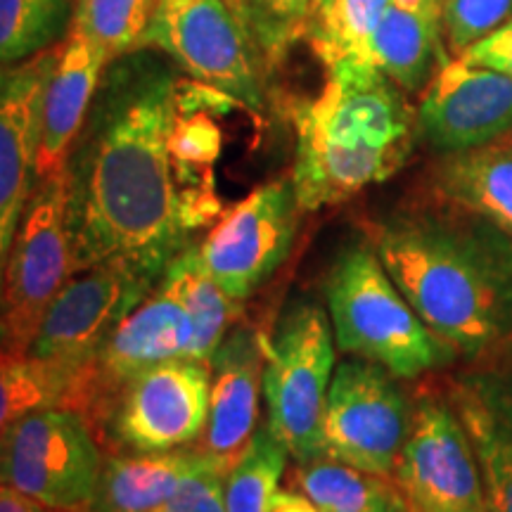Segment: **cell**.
Masks as SVG:
<instances>
[{"instance_id": "cell-1", "label": "cell", "mask_w": 512, "mask_h": 512, "mask_svg": "<svg viewBox=\"0 0 512 512\" xmlns=\"http://www.w3.org/2000/svg\"><path fill=\"white\" fill-rule=\"evenodd\" d=\"M178 83L174 62L157 50L107 64L64 164L76 273L110 259L166 271L192 233L214 223L183 188L171 155Z\"/></svg>"}, {"instance_id": "cell-2", "label": "cell", "mask_w": 512, "mask_h": 512, "mask_svg": "<svg viewBox=\"0 0 512 512\" xmlns=\"http://www.w3.org/2000/svg\"><path fill=\"white\" fill-rule=\"evenodd\" d=\"M373 249L422 323L456 354L512 337V238L472 211H415L375 228Z\"/></svg>"}, {"instance_id": "cell-3", "label": "cell", "mask_w": 512, "mask_h": 512, "mask_svg": "<svg viewBox=\"0 0 512 512\" xmlns=\"http://www.w3.org/2000/svg\"><path fill=\"white\" fill-rule=\"evenodd\" d=\"M323 91L294 107L292 188L302 211L342 204L392 178L413 150L418 119L380 69L325 74Z\"/></svg>"}, {"instance_id": "cell-4", "label": "cell", "mask_w": 512, "mask_h": 512, "mask_svg": "<svg viewBox=\"0 0 512 512\" xmlns=\"http://www.w3.org/2000/svg\"><path fill=\"white\" fill-rule=\"evenodd\" d=\"M325 299L339 351L377 363L396 380H415L456 358L422 323L370 245L358 242L337 256Z\"/></svg>"}, {"instance_id": "cell-5", "label": "cell", "mask_w": 512, "mask_h": 512, "mask_svg": "<svg viewBox=\"0 0 512 512\" xmlns=\"http://www.w3.org/2000/svg\"><path fill=\"white\" fill-rule=\"evenodd\" d=\"M140 48L164 53L235 105L264 112L268 69L230 0H155Z\"/></svg>"}, {"instance_id": "cell-6", "label": "cell", "mask_w": 512, "mask_h": 512, "mask_svg": "<svg viewBox=\"0 0 512 512\" xmlns=\"http://www.w3.org/2000/svg\"><path fill=\"white\" fill-rule=\"evenodd\" d=\"M76 273L64 171L38 178L0 280V344L27 354L50 304Z\"/></svg>"}, {"instance_id": "cell-7", "label": "cell", "mask_w": 512, "mask_h": 512, "mask_svg": "<svg viewBox=\"0 0 512 512\" xmlns=\"http://www.w3.org/2000/svg\"><path fill=\"white\" fill-rule=\"evenodd\" d=\"M335 375V335L318 304L292 306L266 339L264 396L268 427L297 463L323 456L325 401Z\"/></svg>"}, {"instance_id": "cell-8", "label": "cell", "mask_w": 512, "mask_h": 512, "mask_svg": "<svg viewBox=\"0 0 512 512\" xmlns=\"http://www.w3.org/2000/svg\"><path fill=\"white\" fill-rule=\"evenodd\" d=\"M105 448L72 408H41L0 434V484L60 510L93 508Z\"/></svg>"}, {"instance_id": "cell-9", "label": "cell", "mask_w": 512, "mask_h": 512, "mask_svg": "<svg viewBox=\"0 0 512 512\" xmlns=\"http://www.w3.org/2000/svg\"><path fill=\"white\" fill-rule=\"evenodd\" d=\"M192 342L195 325L188 309L174 287L159 278L152 292L79 370L67 408L81 413L98 434L114 399L128 382L166 361L190 358Z\"/></svg>"}, {"instance_id": "cell-10", "label": "cell", "mask_w": 512, "mask_h": 512, "mask_svg": "<svg viewBox=\"0 0 512 512\" xmlns=\"http://www.w3.org/2000/svg\"><path fill=\"white\" fill-rule=\"evenodd\" d=\"M413 413L396 377L366 358L335 368L325 401L323 456L373 475L392 477Z\"/></svg>"}, {"instance_id": "cell-11", "label": "cell", "mask_w": 512, "mask_h": 512, "mask_svg": "<svg viewBox=\"0 0 512 512\" xmlns=\"http://www.w3.org/2000/svg\"><path fill=\"white\" fill-rule=\"evenodd\" d=\"M211 363L176 358L121 389L102 422L105 453H157L195 446L209 415Z\"/></svg>"}, {"instance_id": "cell-12", "label": "cell", "mask_w": 512, "mask_h": 512, "mask_svg": "<svg viewBox=\"0 0 512 512\" xmlns=\"http://www.w3.org/2000/svg\"><path fill=\"white\" fill-rule=\"evenodd\" d=\"M162 275L131 259H110L74 273L46 311L31 354L81 370Z\"/></svg>"}, {"instance_id": "cell-13", "label": "cell", "mask_w": 512, "mask_h": 512, "mask_svg": "<svg viewBox=\"0 0 512 512\" xmlns=\"http://www.w3.org/2000/svg\"><path fill=\"white\" fill-rule=\"evenodd\" d=\"M392 479L408 512H489L479 465L456 408L422 399Z\"/></svg>"}, {"instance_id": "cell-14", "label": "cell", "mask_w": 512, "mask_h": 512, "mask_svg": "<svg viewBox=\"0 0 512 512\" xmlns=\"http://www.w3.org/2000/svg\"><path fill=\"white\" fill-rule=\"evenodd\" d=\"M290 178L254 188L219 216L197 249L214 280L235 302H245L290 256L299 214Z\"/></svg>"}, {"instance_id": "cell-15", "label": "cell", "mask_w": 512, "mask_h": 512, "mask_svg": "<svg viewBox=\"0 0 512 512\" xmlns=\"http://www.w3.org/2000/svg\"><path fill=\"white\" fill-rule=\"evenodd\" d=\"M415 119L441 155L494 145L512 133V79L453 57L420 93Z\"/></svg>"}, {"instance_id": "cell-16", "label": "cell", "mask_w": 512, "mask_h": 512, "mask_svg": "<svg viewBox=\"0 0 512 512\" xmlns=\"http://www.w3.org/2000/svg\"><path fill=\"white\" fill-rule=\"evenodd\" d=\"M57 50L0 69V280L31 195L38 185L43 93Z\"/></svg>"}, {"instance_id": "cell-17", "label": "cell", "mask_w": 512, "mask_h": 512, "mask_svg": "<svg viewBox=\"0 0 512 512\" xmlns=\"http://www.w3.org/2000/svg\"><path fill=\"white\" fill-rule=\"evenodd\" d=\"M264 361L266 337L249 328H235L211 356L209 415L195 448L219 479L259 432Z\"/></svg>"}, {"instance_id": "cell-18", "label": "cell", "mask_w": 512, "mask_h": 512, "mask_svg": "<svg viewBox=\"0 0 512 512\" xmlns=\"http://www.w3.org/2000/svg\"><path fill=\"white\" fill-rule=\"evenodd\" d=\"M110 62V53L81 31L72 29L60 43L43 93L38 178L64 171Z\"/></svg>"}, {"instance_id": "cell-19", "label": "cell", "mask_w": 512, "mask_h": 512, "mask_svg": "<svg viewBox=\"0 0 512 512\" xmlns=\"http://www.w3.org/2000/svg\"><path fill=\"white\" fill-rule=\"evenodd\" d=\"M451 399L475 451L486 510L512 512V375L467 373Z\"/></svg>"}, {"instance_id": "cell-20", "label": "cell", "mask_w": 512, "mask_h": 512, "mask_svg": "<svg viewBox=\"0 0 512 512\" xmlns=\"http://www.w3.org/2000/svg\"><path fill=\"white\" fill-rule=\"evenodd\" d=\"M444 0H389L377 24L370 55L403 93H422L446 62L441 31Z\"/></svg>"}, {"instance_id": "cell-21", "label": "cell", "mask_w": 512, "mask_h": 512, "mask_svg": "<svg viewBox=\"0 0 512 512\" xmlns=\"http://www.w3.org/2000/svg\"><path fill=\"white\" fill-rule=\"evenodd\" d=\"M202 472L211 470L195 446L157 453H105L93 508L95 512H157Z\"/></svg>"}, {"instance_id": "cell-22", "label": "cell", "mask_w": 512, "mask_h": 512, "mask_svg": "<svg viewBox=\"0 0 512 512\" xmlns=\"http://www.w3.org/2000/svg\"><path fill=\"white\" fill-rule=\"evenodd\" d=\"M434 185L451 207L482 216L512 238V143L444 155Z\"/></svg>"}, {"instance_id": "cell-23", "label": "cell", "mask_w": 512, "mask_h": 512, "mask_svg": "<svg viewBox=\"0 0 512 512\" xmlns=\"http://www.w3.org/2000/svg\"><path fill=\"white\" fill-rule=\"evenodd\" d=\"M387 5L389 0H318L306 22L304 41L325 67V74L377 69L370 43Z\"/></svg>"}, {"instance_id": "cell-24", "label": "cell", "mask_w": 512, "mask_h": 512, "mask_svg": "<svg viewBox=\"0 0 512 512\" xmlns=\"http://www.w3.org/2000/svg\"><path fill=\"white\" fill-rule=\"evenodd\" d=\"M290 484L323 512H408L392 477L373 475L328 456L297 463Z\"/></svg>"}, {"instance_id": "cell-25", "label": "cell", "mask_w": 512, "mask_h": 512, "mask_svg": "<svg viewBox=\"0 0 512 512\" xmlns=\"http://www.w3.org/2000/svg\"><path fill=\"white\" fill-rule=\"evenodd\" d=\"M162 278L174 287L195 325V342L190 358L211 363V356L226 339L230 325L238 320L240 304L228 297L204 266L197 245H188L169 261Z\"/></svg>"}, {"instance_id": "cell-26", "label": "cell", "mask_w": 512, "mask_h": 512, "mask_svg": "<svg viewBox=\"0 0 512 512\" xmlns=\"http://www.w3.org/2000/svg\"><path fill=\"white\" fill-rule=\"evenodd\" d=\"M79 370L0 344V434L41 408H67Z\"/></svg>"}, {"instance_id": "cell-27", "label": "cell", "mask_w": 512, "mask_h": 512, "mask_svg": "<svg viewBox=\"0 0 512 512\" xmlns=\"http://www.w3.org/2000/svg\"><path fill=\"white\" fill-rule=\"evenodd\" d=\"M76 0H0V69L60 46L74 24Z\"/></svg>"}, {"instance_id": "cell-28", "label": "cell", "mask_w": 512, "mask_h": 512, "mask_svg": "<svg viewBox=\"0 0 512 512\" xmlns=\"http://www.w3.org/2000/svg\"><path fill=\"white\" fill-rule=\"evenodd\" d=\"M287 451L271 427H259L252 444L221 479L226 512H271L285 475Z\"/></svg>"}, {"instance_id": "cell-29", "label": "cell", "mask_w": 512, "mask_h": 512, "mask_svg": "<svg viewBox=\"0 0 512 512\" xmlns=\"http://www.w3.org/2000/svg\"><path fill=\"white\" fill-rule=\"evenodd\" d=\"M240 12L264 67H278L294 43L304 41V29L318 0H230Z\"/></svg>"}, {"instance_id": "cell-30", "label": "cell", "mask_w": 512, "mask_h": 512, "mask_svg": "<svg viewBox=\"0 0 512 512\" xmlns=\"http://www.w3.org/2000/svg\"><path fill=\"white\" fill-rule=\"evenodd\" d=\"M155 0H76L74 31L121 57L140 48Z\"/></svg>"}, {"instance_id": "cell-31", "label": "cell", "mask_w": 512, "mask_h": 512, "mask_svg": "<svg viewBox=\"0 0 512 512\" xmlns=\"http://www.w3.org/2000/svg\"><path fill=\"white\" fill-rule=\"evenodd\" d=\"M512 17V0H444L441 31L451 57L475 46Z\"/></svg>"}, {"instance_id": "cell-32", "label": "cell", "mask_w": 512, "mask_h": 512, "mask_svg": "<svg viewBox=\"0 0 512 512\" xmlns=\"http://www.w3.org/2000/svg\"><path fill=\"white\" fill-rule=\"evenodd\" d=\"M157 512H226L221 494V479L211 472L192 477L164 508Z\"/></svg>"}, {"instance_id": "cell-33", "label": "cell", "mask_w": 512, "mask_h": 512, "mask_svg": "<svg viewBox=\"0 0 512 512\" xmlns=\"http://www.w3.org/2000/svg\"><path fill=\"white\" fill-rule=\"evenodd\" d=\"M458 57L467 64L496 69V72L512 79V17L503 27L491 31L489 36H484L482 41H477L475 46H470Z\"/></svg>"}, {"instance_id": "cell-34", "label": "cell", "mask_w": 512, "mask_h": 512, "mask_svg": "<svg viewBox=\"0 0 512 512\" xmlns=\"http://www.w3.org/2000/svg\"><path fill=\"white\" fill-rule=\"evenodd\" d=\"M0 512H95V508H79V510H60L50 508L34 501V498L19 494V491L10 489V486L0 484Z\"/></svg>"}, {"instance_id": "cell-35", "label": "cell", "mask_w": 512, "mask_h": 512, "mask_svg": "<svg viewBox=\"0 0 512 512\" xmlns=\"http://www.w3.org/2000/svg\"><path fill=\"white\" fill-rule=\"evenodd\" d=\"M271 512H323L316 503L294 489H280L278 498H275Z\"/></svg>"}]
</instances>
